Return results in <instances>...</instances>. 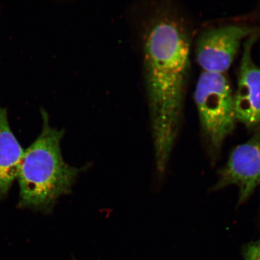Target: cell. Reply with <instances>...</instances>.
I'll list each match as a JSON object with an SVG mask.
<instances>
[{
  "label": "cell",
  "mask_w": 260,
  "mask_h": 260,
  "mask_svg": "<svg viewBox=\"0 0 260 260\" xmlns=\"http://www.w3.org/2000/svg\"><path fill=\"white\" fill-rule=\"evenodd\" d=\"M231 185L239 188V204L245 203L260 186V123L251 139L234 149L213 189Z\"/></svg>",
  "instance_id": "5b68a950"
},
{
  "label": "cell",
  "mask_w": 260,
  "mask_h": 260,
  "mask_svg": "<svg viewBox=\"0 0 260 260\" xmlns=\"http://www.w3.org/2000/svg\"><path fill=\"white\" fill-rule=\"evenodd\" d=\"M260 35V27L226 24L207 29L197 42L196 58L206 72L225 74L238 54L243 41Z\"/></svg>",
  "instance_id": "277c9868"
},
{
  "label": "cell",
  "mask_w": 260,
  "mask_h": 260,
  "mask_svg": "<svg viewBox=\"0 0 260 260\" xmlns=\"http://www.w3.org/2000/svg\"><path fill=\"white\" fill-rule=\"evenodd\" d=\"M24 151L9 125L7 110L0 105V199L17 178Z\"/></svg>",
  "instance_id": "52a82bcc"
},
{
  "label": "cell",
  "mask_w": 260,
  "mask_h": 260,
  "mask_svg": "<svg viewBox=\"0 0 260 260\" xmlns=\"http://www.w3.org/2000/svg\"><path fill=\"white\" fill-rule=\"evenodd\" d=\"M244 260H260V241L252 242L243 251Z\"/></svg>",
  "instance_id": "ba28073f"
},
{
  "label": "cell",
  "mask_w": 260,
  "mask_h": 260,
  "mask_svg": "<svg viewBox=\"0 0 260 260\" xmlns=\"http://www.w3.org/2000/svg\"><path fill=\"white\" fill-rule=\"evenodd\" d=\"M143 64L156 168L165 173L183 114L190 68V42L171 6L155 5L143 25Z\"/></svg>",
  "instance_id": "6da1fadb"
},
{
  "label": "cell",
  "mask_w": 260,
  "mask_h": 260,
  "mask_svg": "<svg viewBox=\"0 0 260 260\" xmlns=\"http://www.w3.org/2000/svg\"><path fill=\"white\" fill-rule=\"evenodd\" d=\"M194 99L205 137L218 151L237 122L235 96L226 75L203 71Z\"/></svg>",
  "instance_id": "3957f363"
},
{
  "label": "cell",
  "mask_w": 260,
  "mask_h": 260,
  "mask_svg": "<svg viewBox=\"0 0 260 260\" xmlns=\"http://www.w3.org/2000/svg\"><path fill=\"white\" fill-rule=\"evenodd\" d=\"M260 35L251 36L244 42L235 96L237 121L248 128L260 123V67L253 61L252 49Z\"/></svg>",
  "instance_id": "8992f818"
},
{
  "label": "cell",
  "mask_w": 260,
  "mask_h": 260,
  "mask_svg": "<svg viewBox=\"0 0 260 260\" xmlns=\"http://www.w3.org/2000/svg\"><path fill=\"white\" fill-rule=\"evenodd\" d=\"M41 112V132L25 150L19 169V204L49 213L61 197L72 192L77 178L88 166L77 168L65 161L61 149L64 130L52 126L46 111Z\"/></svg>",
  "instance_id": "7a4b0ae2"
}]
</instances>
